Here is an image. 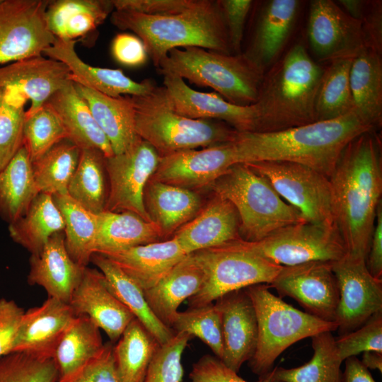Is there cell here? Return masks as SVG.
<instances>
[{
    "label": "cell",
    "instance_id": "cell-1",
    "mask_svg": "<svg viewBox=\"0 0 382 382\" xmlns=\"http://www.w3.org/2000/svg\"><path fill=\"white\" fill-rule=\"evenodd\" d=\"M329 180L335 224L347 253L366 260L382 195L381 144L375 131L347 145Z\"/></svg>",
    "mask_w": 382,
    "mask_h": 382
},
{
    "label": "cell",
    "instance_id": "cell-2",
    "mask_svg": "<svg viewBox=\"0 0 382 382\" xmlns=\"http://www.w3.org/2000/svg\"><path fill=\"white\" fill-rule=\"evenodd\" d=\"M376 127L354 110L337 118L272 132H238L232 144L236 163L284 161L330 178L347 145Z\"/></svg>",
    "mask_w": 382,
    "mask_h": 382
},
{
    "label": "cell",
    "instance_id": "cell-3",
    "mask_svg": "<svg viewBox=\"0 0 382 382\" xmlns=\"http://www.w3.org/2000/svg\"><path fill=\"white\" fill-rule=\"evenodd\" d=\"M324 71L301 43L282 55L262 77L255 103L259 114L256 132L316 122V100Z\"/></svg>",
    "mask_w": 382,
    "mask_h": 382
},
{
    "label": "cell",
    "instance_id": "cell-4",
    "mask_svg": "<svg viewBox=\"0 0 382 382\" xmlns=\"http://www.w3.org/2000/svg\"><path fill=\"white\" fill-rule=\"evenodd\" d=\"M110 22L121 30L134 33L156 68L175 48L198 47L231 54L227 28L218 1L196 0L187 10L168 16L115 10L111 13Z\"/></svg>",
    "mask_w": 382,
    "mask_h": 382
},
{
    "label": "cell",
    "instance_id": "cell-5",
    "mask_svg": "<svg viewBox=\"0 0 382 382\" xmlns=\"http://www.w3.org/2000/svg\"><path fill=\"white\" fill-rule=\"evenodd\" d=\"M128 98L137 134L161 157L231 141L238 132L224 122L181 115L163 86H155L147 94Z\"/></svg>",
    "mask_w": 382,
    "mask_h": 382
},
{
    "label": "cell",
    "instance_id": "cell-6",
    "mask_svg": "<svg viewBox=\"0 0 382 382\" xmlns=\"http://www.w3.org/2000/svg\"><path fill=\"white\" fill-rule=\"evenodd\" d=\"M170 50L156 68L163 75L214 89L238 105L255 103L265 72L245 54H226L198 47Z\"/></svg>",
    "mask_w": 382,
    "mask_h": 382
},
{
    "label": "cell",
    "instance_id": "cell-7",
    "mask_svg": "<svg viewBox=\"0 0 382 382\" xmlns=\"http://www.w3.org/2000/svg\"><path fill=\"white\" fill-rule=\"evenodd\" d=\"M209 188L236 208L243 241H259L281 228L306 221L264 177L245 163L232 165Z\"/></svg>",
    "mask_w": 382,
    "mask_h": 382
},
{
    "label": "cell",
    "instance_id": "cell-8",
    "mask_svg": "<svg viewBox=\"0 0 382 382\" xmlns=\"http://www.w3.org/2000/svg\"><path fill=\"white\" fill-rule=\"evenodd\" d=\"M245 289L255 310L258 330L256 349L248 365L259 377L270 373L279 356L295 342L337 329V323L320 320L286 303L272 294L267 284Z\"/></svg>",
    "mask_w": 382,
    "mask_h": 382
},
{
    "label": "cell",
    "instance_id": "cell-9",
    "mask_svg": "<svg viewBox=\"0 0 382 382\" xmlns=\"http://www.w3.org/2000/svg\"><path fill=\"white\" fill-rule=\"evenodd\" d=\"M220 247L248 251L282 266L311 261L333 262L347 253L335 225L308 221L281 228L259 241L239 239Z\"/></svg>",
    "mask_w": 382,
    "mask_h": 382
},
{
    "label": "cell",
    "instance_id": "cell-10",
    "mask_svg": "<svg viewBox=\"0 0 382 382\" xmlns=\"http://www.w3.org/2000/svg\"><path fill=\"white\" fill-rule=\"evenodd\" d=\"M193 253L206 277L200 291L187 299L189 308L212 303L227 293L250 286L270 284L283 267L248 251L223 247Z\"/></svg>",
    "mask_w": 382,
    "mask_h": 382
},
{
    "label": "cell",
    "instance_id": "cell-11",
    "mask_svg": "<svg viewBox=\"0 0 382 382\" xmlns=\"http://www.w3.org/2000/svg\"><path fill=\"white\" fill-rule=\"evenodd\" d=\"M264 177L305 221L335 225L329 178L303 165L284 161L245 163Z\"/></svg>",
    "mask_w": 382,
    "mask_h": 382
},
{
    "label": "cell",
    "instance_id": "cell-12",
    "mask_svg": "<svg viewBox=\"0 0 382 382\" xmlns=\"http://www.w3.org/2000/svg\"><path fill=\"white\" fill-rule=\"evenodd\" d=\"M160 159L155 149L141 138L125 152L105 157L108 195L105 210L129 212L152 221L144 206V194Z\"/></svg>",
    "mask_w": 382,
    "mask_h": 382
},
{
    "label": "cell",
    "instance_id": "cell-13",
    "mask_svg": "<svg viewBox=\"0 0 382 382\" xmlns=\"http://www.w3.org/2000/svg\"><path fill=\"white\" fill-rule=\"evenodd\" d=\"M50 1L1 0L0 2V64L42 56L56 37L45 12Z\"/></svg>",
    "mask_w": 382,
    "mask_h": 382
},
{
    "label": "cell",
    "instance_id": "cell-14",
    "mask_svg": "<svg viewBox=\"0 0 382 382\" xmlns=\"http://www.w3.org/2000/svg\"><path fill=\"white\" fill-rule=\"evenodd\" d=\"M332 263L311 261L283 266L270 284L279 297H291L305 312L320 320L336 323L340 290Z\"/></svg>",
    "mask_w": 382,
    "mask_h": 382
},
{
    "label": "cell",
    "instance_id": "cell-15",
    "mask_svg": "<svg viewBox=\"0 0 382 382\" xmlns=\"http://www.w3.org/2000/svg\"><path fill=\"white\" fill-rule=\"evenodd\" d=\"M332 270L340 290L337 330L342 335L361 327L382 311V279L369 273L365 259L347 253L332 263Z\"/></svg>",
    "mask_w": 382,
    "mask_h": 382
},
{
    "label": "cell",
    "instance_id": "cell-16",
    "mask_svg": "<svg viewBox=\"0 0 382 382\" xmlns=\"http://www.w3.org/2000/svg\"><path fill=\"white\" fill-rule=\"evenodd\" d=\"M307 34L312 51L321 61L352 59L366 47L361 21L331 0L311 2Z\"/></svg>",
    "mask_w": 382,
    "mask_h": 382
},
{
    "label": "cell",
    "instance_id": "cell-17",
    "mask_svg": "<svg viewBox=\"0 0 382 382\" xmlns=\"http://www.w3.org/2000/svg\"><path fill=\"white\" fill-rule=\"evenodd\" d=\"M235 163L231 141L161 157L150 180L193 190L209 187Z\"/></svg>",
    "mask_w": 382,
    "mask_h": 382
},
{
    "label": "cell",
    "instance_id": "cell-18",
    "mask_svg": "<svg viewBox=\"0 0 382 382\" xmlns=\"http://www.w3.org/2000/svg\"><path fill=\"white\" fill-rule=\"evenodd\" d=\"M166 88L176 111L192 119H210L224 122L238 132H256L259 114L255 103L233 104L216 93H204L190 87L183 79L163 76Z\"/></svg>",
    "mask_w": 382,
    "mask_h": 382
},
{
    "label": "cell",
    "instance_id": "cell-19",
    "mask_svg": "<svg viewBox=\"0 0 382 382\" xmlns=\"http://www.w3.org/2000/svg\"><path fill=\"white\" fill-rule=\"evenodd\" d=\"M221 315L223 339L221 361L238 373L253 356L257 342V321L245 289L224 294L214 301Z\"/></svg>",
    "mask_w": 382,
    "mask_h": 382
},
{
    "label": "cell",
    "instance_id": "cell-20",
    "mask_svg": "<svg viewBox=\"0 0 382 382\" xmlns=\"http://www.w3.org/2000/svg\"><path fill=\"white\" fill-rule=\"evenodd\" d=\"M70 305L48 297L44 303L24 312L11 352L53 359L64 332L75 318Z\"/></svg>",
    "mask_w": 382,
    "mask_h": 382
},
{
    "label": "cell",
    "instance_id": "cell-21",
    "mask_svg": "<svg viewBox=\"0 0 382 382\" xmlns=\"http://www.w3.org/2000/svg\"><path fill=\"white\" fill-rule=\"evenodd\" d=\"M69 304L76 316L90 318L116 342L128 324L135 318L133 313L114 295L103 274L86 267Z\"/></svg>",
    "mask_w": 382,
    "mask_h": 382
},
{
    "label": "cell",
    "instance_id": "cell-22",
    "mask_svg": "<svg viewBox=\"0 0 382 382\" xmlns=\"http://www.w3.org/2000/svg\"><path fill=\"white\" fill-rule=\"evenodd\" d=\"M71 82L68 66L50 57H33L0 67V88H14L30 100L27 113L37 110L54 93Z\"/></svg>",
    "mask_w": 382,
    "mask_h": 382
},
{
    "label": "cell",
    "instance_id": "cell-23",
    "mask_svg": "<svg viewBox=\"0 0 382 382\" xmlns=\"http://www.w3.org/2000/svg\"><path fill=\"white\" fill-rule=\"evenodd\" d=\"M300 4L297 0H269L262 4L244 54L264 72L282 56Z\"/></svg>",
    "mask_w": 382,
    "mask_h": 382
},
{
    "label": "cell",
    "instance_id": "cell-24",
    "mask_svg": "<svg viewBox=\"0 0 382 382\" xmlns=\"http://www.w3.org/2000/svg\"><path fill=\"white\" fill-rule=\"evenodd\" d=\"M240 221L234 206L214 194L207 206L172 237L189 255L241 239Z\"/></svg>",
    "mask_w": 382,
    "mask_h": 382
},
{
    "label": "cell",
    "instance_id": "cell-25",
    "mask_svg": "<svg viewBox=\"0 0 382 382\" xmlns=\"http://www.w3.org/2000/svg\"><path fill=\"white\" fill-rule=\"evenodd\" d=\"M76 40L56 38L53 45L43 53L65 64L71 71L74 83L113 98L145 95L156 86L151 79L137 82L120 69L96 67L86 64L76 52Z\"/></svg>",
    "mask_w": 382,
    "mask_h": 382
},
{
    "label": "cell",
    "instance_id": "cell-26",
    "mask_svg": "<svg viewBox=\"0 0 382 382\" xmlns=\"http://www.w3.org/2000/svg\"><path fill=\"white\" fill-rule=\"evenodd\" d=\"M28 282L45 289L48 297L69 303L84 269L67 252L64 231L52 235L43 248L31 254Z\"/></svg>",
    "mask_w": 382,
    "mask_h": 382
},
{
    "label": "cell",
    "instance_id": "cell-27",
    "mask_svg": "<svg viewBox=\"0 0 382 382\" xmlns=\"http://www.w3.org/2000/svg\"><path fill=\"white\" fill-rule=\"evenodd\" d=\"M203 266L194 253L176 264L153 287L144 291L155 316L170 328L180 304L202 289L205 281Z\"/></svg>",
    "mask_w": 382,
    "mask_h": 382
},
{
    "label": "cell",
    "instance_id": "cell-28",
    "mask_svg": "<svg viewBox=\"0 0 382 382\" xmlns=\"http://www.w3.org/2000/svg\"><path fill=\"white\" fill-rule=\"evenodd\" d=\"M102 255L116 264L144 291L153 287L187 255L173 237Z\"/></svg>",
    "mask_w": 382,
    "mask_h": 382
},
{
    "label": "cell",
    "instance_id": "cell-29",
    "mask_svg": "<svg viewBox=\"0 0 382 382\" xmlns=\"http://www.w3.org/2000/svg\"><path fill=\"white\" fill-rule=\"evenodd\" d=\"M144 202L151 220L159 226L166 240L192 220L202 207L201 197L195 191L152 180L146 184Z\"/></svg>",
    "mask_w": 382,
    "mask_h": 382
},
{
    "label": "cell",
    "instance_id": "cell-30",
    "mask_svg": "<svg viewBox=\"0 0 382 382\" xmlns=\"http://www.w3.org/2000/svg\"><path fill=\"white\" fill-rule=\"evenodd\" d=\"M74 83L108 139L114 154L125 152L140 139L135 132L133 110L128 96L113 98Z\"/></svg>",
    "mask_w": 382,
    "mask_h": 382
},
{
    "label": "cell",
    "instance_id": "cell-31",
    "mask_svg": "<svg viewBox=\"0 0 382 382\" xmlns=\"http://www.w3.org/2000/svg\"><path fill=\"white\" fill-rule=\"evenodd\" d=\"M60 117L68 139L81 149H97L105 157L114 155L110 144L98 125L74 82L54 93L47 103Z\"/></svg>",
    "mask_w": 382,
    "mask_h": 382
},
{
    "label": "cell",
    "instance_id": "cell-32",
    "mask_svg": "<svg viewBox=\"0 0 382 382\" xmlns=\"http://www.w3.org/2000/svg\"><path fill=\"white\" fill-rule=\"evenodd\" d=\"M98 215V228L93 253H105L166 241L161 229L129 212L103 211Z\"/></svg>",
    "mask_w": 382,
    "mask_h": 382
},
{
    "label": "cell",
    "instance_id": "cell-33",
    "mask_svg": "<svg viewBox=\"0 0 382 382\" xmlns=\"http://www.w3.org/2000/svg\"><path fill=\"white\" fill-rule=\"evenodd\" d=\"M113 9L112 0H54L50 1L45 17L56 38L76 40L94 31Z\"/></svg>",
    "mask_w": 382,
    "mask_h": 382
},
{
    "label": "cell",
    "instance_id": "cell-34",
    "mask_svg": "<svg viewBox=\"0 0 382 382\" xmlns=\"http://www.w3.org/2000/svg\"><path fill=\"white\" fill-rule=\"evenodd\" d=\"M349 83L354 110L378 128L382 121L381 53L365 47L352 59Z\"/></svg>",
    "mask_w": 382,
    "mask_h": 382
},
{
    "label": "cell",
    "instance_id": "cell-35",
    "mask_svg": "<svg viewBox=\"0 0 382 382\" xmlns=\"http://www.w3.org/2000/svg\"><path fill=\"white\" fill-rule=\"evenodd\" d=\"M92 262L103 274L108 287L161 345L166 343L175 332L163 325L149 308L144 291L116 264L100 253H93Z\"/></svg>",
    "mask_w": 382,
    "mask_h": 382
},
{
    "label": "cell",
    "instance_id": "cell-36",
    "mask_svg": "<svg viewBox=\"0 0 382 382\" xmlns=\"http://www.w3.org/2000/svg\"><path fill=\"white\" fill-rule=\"evenodd\" d=\"M26 148L23 145L0 171V216L11 224L28 209L39 194Z\"/></svg>",
    "mask_w": 382,
    "mask_h": 382
},
{
    "label": "cell",
    "instance_id": "cell-37",
    "mask_svg": "<svg viewBox=\"0 0 382 382\" xmlns=\"http://www.w3.org/2000/svg\"><path fill=\"white\" fill-rule=\"evenodd\" d=\"M100 328L88 316L75 317L56 349L59 381H64L98 355L104 347Z\"/></svg>",
    "mask_w": 382,
    "mask_h": 382
},
{
    "label": "cell",
    "instance_id": "cell-38",
    "mask_svg": "<svg viewBox=\"0 0 382 382\" xmlns=\"http://www.w3.org/2000/svg\"><path fill=\"white\" fill-rule=\"evenodd\" d=\"M64 228L63 217L52 195L40 192L25 214L9 224L8 233L14 242L34 254L43 248L52 235Z\"/></svg>",
    "mask_w": 382,
    "mask_h": 382
},
{
    "label": "cell",
    "instance_id": "cell-39",
    "mask_svg": "<svg viewBox=\"0 0 382 382\" xmlns=\"http://www.w3.org/2000/svg\"><path fill=\"white\" fill-rule=\"evenodd\" d=\"M116 342L113 357L120 382H143L161 346L156 338L134 318Z\"/></svg>",
    "mask_w": 382,
    "mask_h": 382
},
{
    "label": "cell",
    "instance_id": "cell-40",
    "mask_svg": "<svg viewBox=\"0 0 382 382\" xmlns=\"http://www.w3.org/2000/svg\"><path fill=\"white\" fill-rule=\"evenodd\" d=\"M105 158L99 149H81L78 166L67 187L71 199L96 214L105 211L108 195Z\"/></svg>",
    "mask_w": 382,
    "mask_h": 382
},
{
    "label": "cell",
    "instance_id": "cell-41",
    "mask_svg": "<svg viewBox=\"0 0 382 382\" xmlns=\"http://www.w3.org/2000/svg\"><path fill=\"white\" fill-rule=\"evenodd\" d=\"M64 219V241L71 259L83 267H88L98 228V215L71 199L68 194L52 195Z\"/></svg>",
    "mask_w": 382,
    "mask_h": 382
},
{
    "label": "cell",
    "instance_id": "cell-42",
    "mask_svg": "<svg viewBox=\"0 0 382 382\" xmlns=\"http://www.w3.org/2000/svg\"><path fill=\"white\" fill-rule=\"evenodd\" d=\"M313 355L299 367L273 369L274 377L282 382H340L343 361L339 356L332 332L311 337Z\"/></svg>",
    "mask_w": 382,
    "mask_h": 382
},
{
    "label": "cell",
    "instance_id": "cell-43",
    "mask_svg": "<svg viewBox=\"0 0 382 382\" xmlns=\"http://www.w3.org/2000/svg\"><path fill=\"white\" fill-rule=\"evenodd\" d=\"M81 151L79 146L65 139L33 162V177L39 192L51 195H66Z\"/></svg>",
    "mask_w": 382,
    "mask_h": 382
},
{
    "label": "cell",
    "instance_id": "cell-44",
    "mask_svg": "<svg viewBox=\"0 0 382 382\" xmlns=\"http://www.w3.org/2000/svg\"><path fill=\"white\" fill-rule=\"evenodd\" d=\"M352 59H337L325 69L316 100V121L340 117L354 110L349 71Z\"/></svg>",
    "mask_w": 382,
    "mask_h": 382
},
{
    "label": "cell",
    "instance_id": "cell-45",
    "mask_svg": "<svg viewBox=\"0 0 382 382\" xmlns=\"http://www.w3.org/2000/svg\"><path fill=\"white\" fill-rule=\"evenodd\" d=\"M26 99L12 88H0V171L23 146Z\"/></svg>",
    "mask_w": 382,
    "mask_h": 382
},
{
    "label": "cell",
    "instance_id": "cell-46",
    "mask_svg": "<svg viewBox=\"0 0 382 382\" xmlns=\"http://www.w3.org/2000/svg\"><path fill=\"white\" fill-rule=\"evenodd\" d=\"M65 139H68L66 129L59 115L47 103L34 112H25L23 145L31 163Z\"/></svg>",
    "mask_w": 382,
    "mask_h": 382
},
{
    "label": "cell",
    "instance_id": "cell-47",
    "mask_svg": "<svg viewBox=\"0 0 382 382\" xmlns=\"http://www.w3.org/2000/svg\"><path fill=\"white\" fill-rule=\"evenodd\" d=\"M170 328L175 332H184L197 337L207 345L220 360L223 355V339L221 315L216 305L189 308L178 311Z\"/></svg>",
    "mask_w": 382,
    "mask_h": 382
},
{
    "label": "cell",
    "instance_id": "cell-48",
    "mask_svg": "<svg viewBox=\"0 0 382 382\" xmlns=\"http://www.w3.org/2000/svg\"><path fill=\"white\" fill-rule=\"evenodd\" d=\"M54 359H42L23 352L0 357V382H58Z\"/></svg>",
    "mask_w": 382,
    "mask_h": 382
},
{
    "label": "cell",
    "instance_id": "cell-49",
    "mask_svg": "<svg viewBox=\"0 0 382 382\" xmlns=\"http://www.w3.org/2000/svg\"><path fill=\"white\" fill-rule=\"evenodd\" d=\"M191 338L187 333L175 332L170 340L161 345L143 382H182L184 374L182 355Z\"/></svg>",
    "mask_w": 382,
    "mask_h": 382
},
{
    "label": "cell",
    "instance_id": "cell-50",
    "mask_svg": "<svg viewBox=\"0 0 382 382\" xmlns=\"http://www.w3.org/2000/svg\"><path fill=\"white\" fill-rule=\"evenodd\" d=\"M335 345L342 361L367 351L382 353V311L357 329L335 338Z\"/></svg>",
    "mask_w": 382,
    "mask_h": 382
},
{
    "label": "cell",
    "instance_id": "cell-51",
    "mask_svg": "<svg viewBox=\"0 0 382 382\" xmlns=\"http://www.w3.org/2000/svg\"><path fill=\"white\" fill-rule=\"evenodd\" d=\"M189 382H247L216 357L205 354L192 364ZM257 382H282L274 377L273 369Z\"/></svg>",
    "mask_w": 382,
    "mask_h": 382
},
{
    "label": "cell",
    "instance_id": "cell-52",
    "mask_svg": "<svg viewBox=\"0 0 382 382\" xmlns=\"http://www.w3.org/2000/svg\"><path fill=\"white\" fill-rule=\"evenodd\" d=\"M58 382H120L115 369L112 342L105 344L98 355L69 378Z\"/></svg>",
    "mask_w": 382,
    "mask_h": 382
},
{
    "label": "cell",
    "instance_id": "cell-53",
    "mask_svg": "<svg viewBox=\"0 0 382 382\" xmlns=\"http://www.w3.org/2000/svg\"><path fill=\"white\" fill-rule=\"evenodd\" d=\"M218 3L227 28L231 49L236 54L241 53V47L245 25L253 1L251 0H219Z\"/></svg>",
    "mask_w": 382,
    "mask_h": 382
},
{
    "label": "cell",
    "instance_id": "cell-54",
    "mask_svg": "<svg viewBox=\"0 0 382 382\" xmlns=\"http://www.w3.org/2000/svg\"><path fill=\"white\" fill-rule=\"evenodd\" d=\"M196 0H112L116 11H132L149 16H168L181 13Z\"/></svg>",
    "mask_w": 382,
    "mask_h": 382
},
{
    "label": "cell",
    "instance_id": "cell-55",
    "mask_svg": "<svg viewBox=\"0 0 382 382\" xmlns=\"http://www.w3.org/2000/svg\"><path fill=\"white\" fill-rule=\"evenodd\" d=\"M111 52L117 62L127 66H141L146 62L148 57L141 39L126 33L117 34L114 37Z\"/></svg>",
    "mask_w": 382,
    "mask_h": 382
},
{
    "label": "cell",
    "instance_id": "cell-56",
    "mask_svg": "<svg viewBox=\"0 0 382 382\" xmlns=\"http://www.w3.org/2000/svg\"><path fill=\"white\" fill-rule=\"evenodd\" d=\"M24 312L14 301L0 299V357L11 352Z\"/></svg>",
    "mask_w": 382,
    "mask_h": 382
},
{
    "label": "cell",
    "instance_id": "cell-57",
    "mask_svg": "<svg viewBox=\"0 0 382 382\" xmlns=\"http://www.w3.org/2000/svg\"><path fill=\"white\" fill-rule=\"evenodd\" d=\"M361 23L366 47L381 53L382 9L381 1H366L365 9Z\"/></svg>",
    "mask_w": 382,
    "mask_h": 382
},
{
    "label": "cell",
    "instance_id": "cell-58",
    "mask_svg": "<svg viewBox=\"0 0 382 382\" xmlns=\"http://www.w3.org/2000/svg\"><path fill=\"white\" fill-rule=\"evenodd\" d=\"M365 263L368 271L374 277L382 279V202L377 208Z\"/></svg>",
    "mask_w": 382,
    "mask_h": 382
},
{
    "label": "cell",
    "instance_id": "cell-59",
    "mask_svg": "<svg viewBox=\"0 0 382 382\" xmlns=\"http://www.w3.org/2000/svg\"><path fill=\"white\" fill-rule=\"evenodd\" d=\"M345 361V369L340 382H376L369 369L357 357H349Z\"/></svg>",
    "mask_w": 382,
    "mask_h": 382
},
{
    "label": "cell",
    "instance_id": "cell-60",
    "mask_svg": "<svg viewBox=\"0 0 382 382\" xmlns=\"http://www.w3.org/2000/svg\"><path fill=\"white\" fill-rule=\"evenodd\" d=\"M336 3L349 16L361 21L365 9L366 1L339 0Z\"/></svg>",
    "mask_w": 382,
    "mask_h": 382
},
{
    "label": "cell",
    "instance_id": "cell-61",
    "mask_svg": "<svg viewBox=\"0 0 382 382\" xmlns=\"http://www.w3.org/2000/svg\"><path fill=\"white\" fill-rule=\"evenodd\" d=\"M362 364L369 369H378L382 372V353L375 351H367L363 352Z\"/></svg>",
    "mask_w": 382,
    "mask_h": 382
},
{
    "label": "cell",
    "instance_id": "cell-62",
    "mask_svg": "<svg viewBox=\"0 0 382 382\" xmlns=\"http://www.w3.org/2000/svg\"><path fill=\"white\" fill-rule=\"evenodd\" d=\"M1 0H0V2H1Z\"/></svg>",
    "mask_w": 382,
    "mask_h": 382
}]
</instances>
